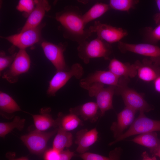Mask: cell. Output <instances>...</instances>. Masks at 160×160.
Returning <instances> with one entry per match:
<instances>
[{
    "label": "cell",
    "mask_w": 160,
    "mask_h": 160,
    "mask_svg": "<svg viewBox=\"0 0 160 160\" xmlns=\"http://www.w3.org/2000/svg\"><path fill=\"white\" fill-rule=\"evenodd\" d=\"M58 130L57 128L45 132L36 129L28 134L22 135L20 139L31 153L39 155L46 151L48 141L57 133Z\"/></svg>",
    "instance_id": "52a82bcc"
},
{
    "label": "cell",
    "mask_w": 160,
    "mask_h": 160,
    "mask_svg": "<svg viewBox=\"0 0 160 160\" xmlns=\"http://www.w3.org/2000/svg\"><path fill=\"white\" fill-rule=\"evenodd\" d=\"M116 87V86H110L105 88L103 84L96 83L86 89L90 97L95 98L100 111V117L104 116L106 111L113 109V99L115 94Z\"/></svg>",
    "instance_id": "5b68a950"
},
{
    "label": "cell",
    "mask_w": 160,
    "mask_h": 160,
    "mask_svg": "<svg viewBox=\"0 0 160 160\" xmlns=\"http://www.w3.org/2000/svg\"><path fill=\"white\" fill-rule=\"evenodd\" d=\"M44 24L36 28L6 37H1L20 49H25L39 42L41 37V30Z\"/></svg>",
    "instance_id": "8fae6325"
},
{
    "label": "cell",
    "mask_w": 160,
    "mask_h": 160,
    "mask_svg": "<svg viewBox=\"0 0 160 160\" xmlns=\"http://www.w3.org/2000/svg\"><path fill=\"white\" fill-rule=\"evenodd\" d=\"M122 151L120 147H116L109 152L108 156L87 152L82 154H75V156L83 160H120Z\"/></svg>",
    "instance_id": "d4e9b609"
},
{
    "label": "cell",
    "mask_w": 160,
    "mask_h": 160,
    "mask_svg": "<svg viewBox=\"0 0 160 160\" xmlns=\"http://www.w3.org/2000/svg\"><path fill=\"white\" fill-rule=\"evenodd\" d=\"M77 50L79 57L87 64L92 58L103 57L105 60H110L112 47L110 44L97 37L79 44Z\"/></svg>",
    "instance_id": "7a4b0ae2"
},
{
    "label": "cell",
    "mask_w": 160,
    "mask_h": 160,
    "mask_svg": "<svg viewBox=\"0 0 160 160\" xmlns=\"http://www.w3.org/2000/svg\"><path fill=\"white\" fill-rule=\"evenodd\" d=\"M57 118L59 122L58 127H60L67 131L73 130L79 126L83 125L82 122L79 117L70 112L67 114L60 112Z\"/></svg>",
    "instance_id": "603a6c76"
},
{
    "label": "cell",
    "mask_w": 160,
    "mask_h": 160,
    "mask_svg": "<svg viewBox=\"0 0 160 160\" xmlns=\"http://www.w3.org/2000/svg\"><path fill=\"white\" fill-rule=\"evenodd\" d=\"M69 112L79 117L84 121L94 123L100 117V111L96 102H89L71 108Z\"/></svg>",
    "instance_id": "ac0fdd59"
},
{
    "label": "cell",
    "mask_w": 160,
    "mask_h": 160,
    "mask_svg": "<svg viewBox=\"0 0 160 160\" xmlns=\"http://www.w3.org/2000/svg\"><path fill=\"white\" fill-rule=\"evenodd\" d=\"M36 1L34 9L28 17L20 32L36 28L39 25L45 12L51 8V6L47 0H36Z\"/></svg>",
    "instance_id": "9a60e30c"
},
{
    "label": "cell",
    "mask_w": 160,
    "mask_h": 160,
    "mask_svg": "<svg viewBox=\"0 0 160 160\" xmlns=\"http://www.w3.org/2000/svg\"><path fill=\"white\" fill-rule=\"evenodd\" d=\"M153 156H157L160 158V143L156 150L153 155Z\"/></svg>",
    "instance_id": "74e56055"
},
{
    "label": "cell",
    "mask_w": 160,
    "mask_h": 160,
    "mask_svg": "<svg viewBox=\"0 0 160 160\" xmlns=\"http://www.w3.org/2000/svg\"><path fill=\"white\" fill-rule=\"evenodd\" d=\"M110 8L109 4L102 3H96L83 15V19L85 24L101 16Z\"/></svg>",
    "instance_id": "cb8c5ba5"
},
{
    "label": "cell",
    "mask_w": 160,
    "mask_h": 160,
    "mask_svg": "<svg viewBox=\"0 0 160 160\" xmlns=\"http://www.w3.org/2000/svg\"><path fill=\"white\" fill-rule=\"evenodd\" d=\"M83 15L77 7L68 6L56 14V20L60 23L63 36L79 44L86 41L91 34L85 28Z\"/></svg>",
    "instance_id": "6da1fadb"
},
{
    "label": "cell",
    "mask_w": 160,
    "mask_h": 160,
    "mask_svg": "<svg viewBox=\"0 0 160 160\" xmlns=\"http://www.w3.org/2000/svg\"><path fill=\"white\" fill-rule=\"evenodd\" d=\"M17 53L13 54L11 55H7L4 51L0 52V72H1L11 65L16 56Z\"/></svg>",
    "instance_id": "4dcf8cb0"
},
{
    "label": "cell",
    "mask_w": 160,
    "mask_h": 160,
    "mask_svg": "<svg viewBox=\"0 0 160 160\" xmlns=\"http://www.w3.org/2000/svg\"><path fill=\"white\" fill-rule=\"evenodd\" d=\"M128 80L120 78L119 85L116 87L115 94L121 96L126 106L136 111L145 113L153 110V106L149 104L141 94L128 87Z\"/></svg>",
    "instance_id": "3957f363"
},
{
    "label": "cell",
    "mask_w": 160,
    "mask_h": 160,
    "mask_svg": "<svg viewBox=\"0 0 160 160\" xmlns=\"http://www.w3.org/2000/svg\"><path fill=\"white\" fill-rule=\"evenodd\" d=\"M119 49L122 53L130 52L148 57L151 61L160 66V47L148 43L131 44L120 41Z\"/></svg>",
    "instance_id": "ba28073f"
},
{
    "label": "cell",
    "mask_w": 160,
    "mask_h": 160,
    "mask_svg": "<svg viewBox=\"0 0 160 160\" xmlns=\"http://www.w3.org/2000/svg\"><path fill=\"white\" fill-rule=\"evenodd\" d=\"M25 121L24 119H21L18 116H16L11 122H0V137H4L15 128L20 131L22 130L24 127Z\"/></svg>",
    "instance_id": "4316f807"
},
{
    "label": "cell",
    "mask_w": 160,
    "mask_h": 160,
    "mask_svg": "<svg viewBox=\"0 0 160 160\" xmlns=\"http://www.w3.org/2000/svg\"><path fill=\"white\" fill-rule=\"evenodd\" d=\"M98 134L96 128L89 130L85 129L78 131L75 141V143L77 145L76 152L79 154L87 152L89 147L98 140Z\"/></svg>",
    "instance_id": "2e32d148"
},
{
    "label": "cell",
    "mask_w": 160,
    "mask_h": 160,
    "mask_svg": "<svg viewBox=\"0 0 160 160\" xmlns=\"http://www.w3.org/2000/svg\"><path fill=\"white\" fill-rule=\"evenodd\" d=\"M139 2L137 0H111L109 5L110 8L121 11L128 12L135 7Z\"/></svg>",
    "instance_id": "83f0119b"
},
{
    "label": "cell",
    "mask_w": 160,
    "mask_h": 160,
    "mask_svg": "<svg viewBox=\"0 0 160 160\" xmlns=\"http://www.w3.org/2000/svg\"><path fill=\"white\" fill-rule=\"evenodd\" d=\"M159 12L154 15L153 19L155 23L157 25L160 23V0L155 1Z\"/></svg>",
    "instance_id": "e575fe53"
},
{
    "label": "cell",
    "mask_w": 160,
    "mask_h": 160,
    "mask_svg": "<svg viewBox=\"0 0 160 160\" xmlns=\"http://www.w3.org/2000/svg\"><path fill=\"white\" fill-rule=\"evenodd\" d=\"M135 143L148 148L152 155L160 143V139L156 132H150L139 134L131 140Z\"/></svg>",
    "instance_id": "44dd1931"
},
{
    "label": "cell",
    "mask_w": 160,
    "mask_h": 160,
    "mask_svg": "<svg viewBox=\"0 0 160 160\" xmlns=\"http://www.w3.org/2000/svg\"><path fill=\"white\" fill-rule=\"evenodd\" d=\"M83 67L79 63H75L67 71H57L50 81L47 91L49 96H54L57 92L63 87L72 77L81 79L84 74Z\"/></svg>",
    "instance_id": "8992f818"
},
{
    "label": "cell",
    "mask_w": 160,
    "mask_h": 160,
    "mask_svg": "<svg viewBox=\"0 0 160 160\" xmlns=\"http://www.w3.org/2000/svg\"><path fill=\"white\" fill-rule=\"evenodd\" d=\"M36 3V0H20L16 8L18 11L23 12L25 17H28L34 9Z\"/></svg>",
    "instance_id": "f546056e"
},
{
    "label": "cell",
    "mask_w": 160,
    "mask_h": 160,
    "mask_svg": "<svg viewBox=\"0 0 160 160\" xmlns=\"http://www.w3.org/2000/svg\"><path fill=\"white\" fill-rule=\"evenodd\" d=\"M142 156L143 158L142 160H157L155 156H153L152 157H150L148 153L146 151L143 153Z\"/></svg>",
    "instance_id": "8d00e7d4"
},
{
    "label": "cell",
    "mask_w": 160,
    "mask_h": 160,
    "mask_svg": "<svg viewBox=\"0 0 160 160\" xmlns=\"http://www.w3.org/2000/svg\"><path fill=\"white\" fill-rule=\"evenodd\" d=\"M60 152L53 148L46 151L44 155V160H59Z\"/></svg>",
    "instance_id": "1f68e13d"
},
{
    "label": "cell",
    "mask_w": 160,
    "mask_h": 160,
    "mask_svg": "<svg viewBox=\"0 0 160 160\" xmlns=\"http://www.w3.org/2000/svg\"><path fill=\"white\" fill-rule=\"evenodd\" d=\"M55 137L52 144V148L60 152L65 148H68L72 144L73 137L71 133L60 127Z\"/></svg>",
    "instance_id": "7402d4cb"
},
{
    "label": "cell",
    "mask_w": 160,
    "mask_h": 160,
    "mask_svg": "<svg viewBox=\"0 0 160 160\" xmlns=\"http://www.w3.org/2000/svg\"><path fill=\"white\" fill-rule=\"evenodd\" d=\"M66 44L65 43H61L55 44L47 41H43L41 43L44 55L57 71L69 69L66 64L64 56Z\"/></svg>",
    "instance_id": "7c38bea8"
},
{
    "label": "cell",
    "mask_w": 160,
    "mask_h": 160,
    "mask_svg": "<svg viewBox=\"0 0 160 160\" xmlns=\"http://www.w3.org/2000/svg\"><path fill=\"white\" fill-rule=\"evenodd\" d=\"M136 111L127 107L117 115L116 121L113 122L110 127L115 140L121 136L127 127L132 124L134 121Z\"/></svg>",
    "instance_id": "5bb4252c"
},
{
    "label": "cell",
    "mask_w": 160,
    "mask_h": 160,
    "mask_svg": "<svg viewBox=\"0 0 160 160\" xmlns=\"http://www.w3.org/2000/svg\"><path fill=\"white\" fill-rule=\"evenodd\" d=\"M30 65V58L25 49H20L9 68L4 72L2 78L10 83H15L20 75L28 71Z\"/></svg>",
    "instance_id": "9c48e42d"
},
{
    "label": "cell",
    "mask_w": 160,
    "mask_h": 160,
    "mask_svg": "<svg viewBox=\"0 0 160 160\" xmlns=\"http://www.w3.org/2000/svg\"><path fill=\"white\" fill-rule=\"evenodd\" d=\"M160 131V120L150 119L146 116L144 112H140L139 116L134 121L129 129L109 145H113L119 141L134 135L143 133Z\"/></svg>",
    "instance_id": "277c9868"
},
{
    "label": "cell",
    "mask_w": 160,
    "mask_h": 160,
    "mask_svg": "<svg viewBox=\"0 0 160 160\" xmlns=\"http://www.w3.org/2000/svg\"><path fill=\"white\" fill-rule=\"evenodd\" d=\"M154 85L156 91L160 93V75L154 81Z\"/></svg>",
    "instance_id": "d590c367"
},
{
    "label": "cell",
    "mask_w": 160,
    "mask_h": 160,
    "mask_svg": "<svg viewBox=\"0 0 160 160\" xmlns=\"http://www.w3.org/2000/svg\"><path fill=\"white\" fill-rule=\"evenodd\" d=\"M75 154L73 152L69 149L63 151L60 153V157L59 160H71L75 156Z\"/></svg>",
    "instance_id": "d6a6232c"
},
{
    "label": "cell",
    "mask_w": 160,
    "mask_h": 160,
    "mask_svg": "<svg viewBox=\"0 0 160 160\" xmlns=\"http://www.w3.org/2000/svg\"><path fill=\"white\" fill-rule=\"evenodd\" d=\"M88 29L91 33H96L97 38L109 44L120 41L128 34L126 30L121 28L103 23L99 21H95L94 25Z\"/></svg>",
    "instance_id": "30bf717a"
},
{
    "label": "cell",
    "mask_w": 160,
    "mask_h": 160,
    "mask_svg": "<svg viewBox=\"0 0 160 160\" xmlns=\"http://www.w3.org/2000/svg\"><path fill=\"white\" fill-rule=\"evenodd\" d=\"M51 111L49 108H42L40 114H31L36 129L44 131L52 127H58V119L53 118L50 114Z\"/></svg>",
    "instance_id": "ffe728a7"
},
{
    "label": "cell",
    "mask_w": 160,
    "mask_h": 160,
    "mask_svg": "<svg viewBox=\"0 0 160 160\" xmlns=\"http://www.w3.org/2000/svg\"><path fill=\"white\" fill-rule=\"evenodd\" d=\"M137 65V74L138 78L146 82L154 81L160 75V66L149 59H144L142 62L136 61Z\"/></svg>",
    "instance_id": "d6986e66"
},
{
    "label": "cell",
    "mask_w": 160,
    "mask_h": 160,
    "mask_svg": "<svg viewBox=\"0 0 160 160\" xmlns=\"http://www.w3.org/2000/svg\"><path fill=\"white\" fill-rule=\"evenodd\" d=\"M120 78L109 70L96 71L87 77L81 79L79 81V85L85 89L90 85L96 83L117 87Z\"/></svg>",
    "instance_id": "4fadbf2b"
},
{
    "label": "cell",
    "mask_w": 160,
    "mask_h": 160,
    "mask_svg": "<svg viewBox=\"0 0 160 160\" xmlns=\"http://www.w3.org/2000/svg\"><path fill=\"white\" fill-rule=\"evenodd\" d=\"M0 109L1 111L9 114L22 111L15 100L7 94L0 92Z\"/></svg>",
    "instance_id": "484cf974"
},
{
    "label": "cell",
    "mask_w": 160,
    "mask_h": 160,
    "mask_svg": "<svg viewBox=\"0 0 160 160\" xmlns=\"http://www.w3.org/2000/svg\"><path fill=\"white\" fill-rule=\"evenodd\" d=\"M6 157L8 160H29L26 156H22L18 158L15 157L16 154L13 152H8L5 155Z\"/></svg>",
    "instance_id": "836d02e7"
},
{
    "label": "cell",
    "mask_w": 160,
    "mask_h": 160,
    "mask_svg": "<svg viewBox=\"0 0 160 160\" xmlns=\"http://www.w3.org/2000/svg\"><path fill=\"white\" fill-rule=\"evenodd\" d=\"M144 35V40L147 43L156 45L160 41V23L154 28L146 27Z\"/></svg>",
    "instance_id": "f1b7e54d"
},
{
    "label": "cell",
    "mask_w": 160,
    "mask_h": 160,
    "mask_svg": "<svg viewBox=\"0 0 160 160\" xmlns=\"http://www.w3.org/2000/svg\"><path fill=\"white\" fill-rule=\"evenodd\" d=\"M108 70L117 77L128 79L132 78L137 74V65L136 61L133 64L124 63L116 58L110 60Z\"/></svg>",
    "instance_id": "e0dca14e"
}]
</instances>
